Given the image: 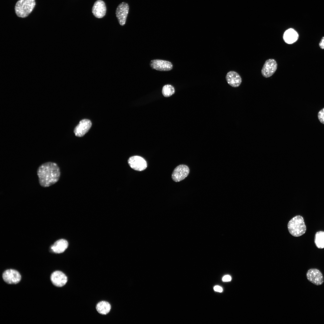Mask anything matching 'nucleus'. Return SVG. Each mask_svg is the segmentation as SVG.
<instances>
[{
    "mask_svg": "<svg viewBox=\"0 0 324 324\" xmlns=\"http://www.w3.org/2000/svg\"><path fill=\"white\" fill-rule=\"evenodd\" d=\"M190 171L188 167L185 165H180L174 169L172 175V180L175 182H179L186 177Z\"/></svg>",
    "mask_w": 324,
    "mask_h": 324,
    "instance_id": "39448f33",
    "label": "nucleus"
},
{
    "mask_svg": "<svg viewBox=\"0 0 324 324\" xmlns=\"http://www.w3.org/2000/svg\"><path fill=\"white\" fill-rule=\"evenodd\" d=\"M277 66V63L274 59H269L266 60L261 70L262 75L266 78L270 77L276 71Z\"/></svg>",
    "mask_w": 324,
    "mask_h": 324,
    "instance_id": "1a4fd4ad",
    "label": "nucleus"
},
{
    "mask_svg": "<svg viewBox=\"0 0 324 324\" xmlns=\"http://www.w3.org/2000/svg\"><path fill=\"white\" fill-rule=\"evenodd\" d=\"M314 243L316 247L320 249L324 248V231H319L315 234Z\"/></svg>",
    "mask_w": 324,
    "mask_h": 324,
    "instance_id": "a211bd4d",
    "label": "nucleus"
},
{
    "mask_svg": "<svg viewBox=\"0 0 324 324\" xmlns=\"http://www.w3.org/2000/svg\"><path fill=\"white\" fill-rule=\"evenodd\" d=\"M226 79L227 83L233 87L239 86L242 81V78L239 75L233 71H231L227 73Z\"/></svg>",
    "mask_w": 324,
    "mask_h": 324,
    "instance_id": "4468645a",
    "label": "nucleus"
},
{
    "mask_svg": "<svg viewBox=\"0 0 324 324\" xmlns=\"http://www.w3.org/2000/svg\"><path fill=\"white\" fill-rule=\"evenodd\" d=\"M35 4V0H19L15 6L16 15L22 18L27 17L32 11Z\"/></svg>",
    "mask_w": 324,
    "mask_h": 324,
    "instance_id": "7ed1b4c3",
    "label": "nucleus"
},
{
    "mask_svg": "<svg viewBox=\"0 0 324 324\" xmlns=\"http://www.w3.org/2000/svg\"><path fill=\"white\" fill-rule=\"evenodd\" d=\"M50 279L53 284L58 287L64 285L68 280L66 275L62 272L59 271L53 272L51 275Z\"/></svg>",
    "mask_w": 324,
    "mask_h": 324,
    "instance_id": "f8f14e48",
    "label": "nucleus"
},
{
    "mask_svg": "<svg viewBox=\"0 0 324 324\" xmlns=\"http://www.w3.org/2000/svg\"><path fill=\"white\" fill-rule=\"evenodd\" d=\"M319 46L321 48L324 49V37L322 38L319 43Z\"/></svg>",
    "mask_w": 324,
    "mask_h": 324,
    "instance_id": "5701e85b",
    "label": "nucleus"
},
{
    "mask_svg": "<svg viewBox=\"0 0 324 324\" xmlns=\"http://www.w3.org/2000/svg\"><path fill=\"white\" fill-rule=\"evenodd\" d=\"M151 67L156 70L161 71H168L171 70L173 68L172 63L168 61L160 59H155L151 61Z\"/></svg>",
    "mask_w": 324,
    "mask_h": 324,
    "instance_id": "9d476101",
    "label": "nucleus"
},
{
    "mask_svg": "<svg viewBox=\"0 0 324 324\" xmlns=\"http://www.w3.org/2000/svg\"><path fill=\"white\" fill-rule=\"evenodd\" d=\"M128 163L131 168L136 171H143L147 167L146 160L139 156H133L130 157L128 160Z\"/></svg>",
    "mask_w": 324,
    "mask_h": 324,
    "instance_id": "20e7f679",
    "label": "nucleus"
},
{
    "mask_svg": "<svg viewBox=\"0 0 324 324\" xmlns=\"http://www.w3.org/2000/svg\"><path fill=\"white\" fill-rule=\"evenodd\" d=\"M175 92L174 87L170 85H166L164 86L162 88V93L163 95L166 97H168L173 94Z\"/></svg>",
    "mask_w": 324,
    "mask_h": 324,
    "instance_id": "6ab92c4d",
    "label": "nucleus"
},
{
    "mask_svg": "<svg viewBox=\"0 0 324 324\" xmlns=\"http://www.w3.org/2000/svg\"><path fill=\"white\" fill-rule=\"evenodd\" d=\"M68 246V242L64 239H60L56 241L51 246L52 251L56 253H61L64 252Z\"/></svg>",
    "mask_w": 324,
    "mask_h": 324,
    "instance_id": "dca6fc26",
    "label": "nucleus"
},
{
    "mask_svg": "<svg viewBox=\"0 0 324 324\" xmlns=\"http://www.w3.org/2000/svg\"><path fill=\"white\" fill-rule=\"evenodd\" d=\"M38 182L42 187H49L57 182L59 179L61 172L58 165L51 161L44 163L37 170Z\"/></svg>",
    "mask_w": 324,
    "mask_h": 324,
    "instance_id": "f257e3e1",
    "label": "nucleus"
},
{
    "mask_svg": "<svg viewBox=\"0 0 324 324\" xmlns=\"http://www.w3.org/2000/svg\"><path fill=\"white\" fill-rule=\"evenodd\" d=\"M214 289L215 291L220 292H222L223 291L222 288L219 286H215L214 287Z\"/></svg>",
    "mask_w": 324,
    "mask_h": 324,
    "instance_id": "4be33fe9",
    "label": "nucleus"
},
{
    "mask_svg": "<svg viewBox=\"0 0 324 324\" xmlns=\"http://www.w3.org/2000/svg\"><path fill=\"white\" fill-rule=\"evenodd\" d=\"M318 117L320 122L324 124V108L319 112Z\"/></svg>",
    "mask_w": 324,
    "mask_h": 324,
    "instance_id": "aec40b11",
    "label": "nucleus"
},
{
    "mask_svg": "<svg viewBox=\"0 0 324 324\" xmlns=\"http://www.w3.org/2000/svg\"><path fill=\"white\" fill-rule=\"evenodd\" d=\"M111 308V305L108 302L102 301L98 302L96 305V309L100 314L106 315L110 311Z\"/></svg>",
    "mask_w": 324,
    "mask_h": 324,
    "instance_id": "f3484780",
    "label": "nucleus"
},
{
    "mask_svg": "<svg viewBox=\"0 0 324 324\" xmlns=\"http://www.w3.org/2000/svg\"><path fill=\"white\" fill-rule=\"evenodd\" d=\"M91 121L87 119H84L80 121L75 127L74 132L76 136L82 137L87 133L92 126Z\"/></svg>",
    "mask_w": 324,
    "mask_h": 324,
    "instance_id": "9b49d317",
    "label": "nucleus"
},
{
    "mask_svg": "<svg viewBox=\"0 0 324 324\" xmlns=\"http://www.w3.org/2000/svg\"><path fill=\"white\" fill-rule=\"evenodd\" d=\"M290 233L295 237H299L303 235L306 230V227L303 218L297 215L290 220L287 225Z\"/></svg>",
    "mask_w": 324,
    "mask_h": 324,
    "instance_id": "f03ea898",
    "label": "nucleus"
},
{
    "mask_svg": "<svg viewBox=\"0 0 324 324\" xmlns=\"http://www.w3.org/2000/svg\"><path fill=\"white\" fill-rule=\"evenodd\" d=\"M308 280L316 285H322L324 282V278L321 272L316 268H310L306 273Z\"/></svg>",
    "mask_w": 324,
    "mask_h": 324,
    "instance_id": "423d86ee",
    "label": "nucleus"
},
{
    "mask_svg": "<svg viewBox=\"0 0 324 324\" xmlns=\"http://www.w3.org/2000/svg\"><path fill=\"white\" fill-rule=\"evenodd\" d=\"M231 277L228 275H225L222 278V280L224 282L230 281H231Z\"/></svg>",
    "mask_w": 324,
    "mask_h": 324,
    "instance_id": "412c9836",
    "label": "nucleus"
},
{
    "mask_svg": "<svg viewBox=\"0 0 324 324\" xmlns=\"http://www.w3.org/2000/svg\"><path fill=\"white\" fill-rule=\"evenodd\" d=\"M298 35L297 32L293 29L289 28L284 32L283 38L284 41L287 44H292L298 40Z\"/></svg>",
    "mask_w": 324,
    "mask_h": 324,
    "instance_id": "2eb2a0df",
    "label": "nucleus"
},
{
    "mask_svg": "<svg viewBox=\"0 0 324 324\" xmlns=\"http://www.w3.org/2000/svg\"><path fill=\"white\" fill-rule=\"evenodd\" d=\"M2 278L5 282L10 284L18 283L21 279V276L19 272L13 269L5 270L3 273Z\"/></svg>",
    "mask_w": 324,
    "mask_h": 324,
    "instance_id": "6e6552de",
    "label": "nucleus"
},
{
    "mask_svg": "<svg viewBox=\"0 0 324 324\" xmlns=\"http://www.w3.org/2000/svg\"><path fill=\"white\" fill-rule=\"evenodd\" d=\"M129 7L128 4L124 2L120 4L116 10V14L119 24L124 26L129 11Z\"/></svg>",
    "mask_w": 324,
    "mask_h": 324,
    "instance_id": "0eeeda50",
    "label": "nucleus"
},
{
    "mask_svg": "<svg viewBox=\"0 0 324 324\" xmlns=\"http://www.w3.org/2000/svg\"><path fill=\"white\" fill-rule=\"evenodd\" d=\"M92 11L95 17L98 18L103 17L106 11V7L104 2L101 0L97 1L93 6Z\"/></svg>",
    "mask_w": 324,
    "mask_h": 324,
    "instance_id": "ddd939ff",
    "label": "nucleus"
}]
</instances>
